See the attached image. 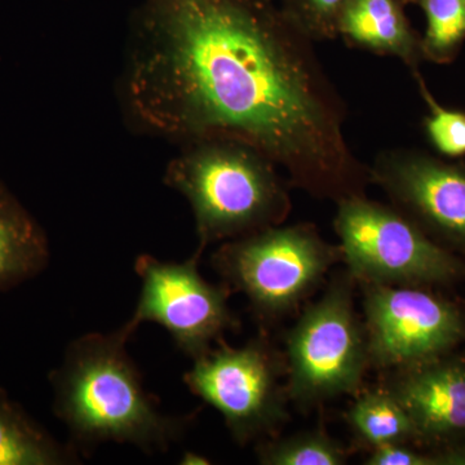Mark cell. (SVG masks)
Returning a JSON list of instances; mask_svg holds the SVG:
<instances>
[{"mask_svg":"<svg viewBox=\"0 0 465 465\" xmlns=\"http://www.w3.org/2000/svg\"><path fill=\"white\" fill-rule=\"evenodd\" d=\"M313 43L268 0H143L122 105L134 127L179 145L249 143L316 200L366 195L370 168L349 145L347 104Z\"/></svg>","mask_w":465,"mask_h":465,"instance_id":"1","label":"cell"},{"mask_svg":"<svg viewBox=\"0 0 465 465\" xmlns=\"http://www.w3.org/2000/svg\"><path fill=\"white\" fill-rule=\"evenodd\" d=\"M134 333L124 323L112 333L81 336L50 375L54 414L76 445L118 442L145 452L166 451L188 430L192 418L164 414L143 387L125 349Z\"/></svg>","mask_w":465,"mask_h":465,"instance_id":"2","label":"cell"},{"mask_svg":"<svg viewBox=\"0 0 465 465\" xmlns=\"http://www.w3.org/2000/svg\"><path fill=\"white\" fill-rule=\"evenodd\" d=\"M180 146L163 182L191 204L200 243L195 253L286 222L292 211L291 185L264 153L224 137Z\"/></svg>","mask_w":465,"mask_h":465,"instance_id":"3","label":"cell"},{"mask_svg":"<svg viewBox=\"0 0 465 465\" xmlns=\"http://www.w3.org/2000/svg\"><path fill=\"white\" fill-rule=\"evenodd\" d=\"M341 262V246L309 223L269 226L223 242L211 259L225 286L246 296L262 324L298 312Z\"/></svg>","mask_w":465,"mask_h":465,"instance_id":"4","label":"cell"},{"mask_svg":"<svg viewBox=\"0 0 465 465\" xmlns=\"http://www.w3.org/2000/svg\"><path fill=\"white\" fill-rule=\"evenodd\" d=\"M356 281L333 275L287 332L286 390L290 402L312 410L341 396H354L370 369L365 323L354 307Z\"/></svg>","mask_w":465,"mask_h":465,"instance_id":"5","label":"cell"},{"mask_svg":"<svg viewBox=\"0 0 465 465\" xmlns=\"http://www.w3.org/2000/svg\"><path fill=\"white\" fill-rule=\"evenodd\" d=\"M333 228L357 284L439 289L465 280V262L397 208L366 195L336 203Z\"/></svg>","mask_w":465,"mask_h":465,"instance_id":"6","label":"cell"},{"mask_svg":"<svg viewBox=\"0 0 465 465\" xmlns=\"http://www.w3.org/2000/svg\"><path fill=\"white\" fill-rule=\"evenodd\" d=\"M216 344L194 358L186 387L222 414L240 445L275 437L290 418L283 353L265 333L240 348Z\"/></svg>","mask_w":465,"mask_h":465,"instance_id":"7","label":"cell"},{"mask_svg":"<svg viewBox=\"0 0 465 465\" xmlns=\"http://www.w3.org/2000/svg\"><path fill=\"white\" fill-rule=\"evenodd\" d=\"M358 286L363 292L370 367L394 371L465 344V302L427 287Z\"/></svg>","mask_w":465,"mask_h":465,"instance_id":"8","label":"cell"},{"mask_svg":"<svg viewBox=\"0 0 465 465\" xmlns=\"http://www.w3.org/2000/svg\"><path fill=\"white\" fill-rule=\"evenodd\" d=\"M200 259L195 252L183 262L139 256L134 271L142 280V292L133 317L125 322L134 332L143 322L158 323L193 360L241 326L229 308L231 290L204 280L198 271Z\"/></svg>","mask_w":465,"mask_h":465,"instance_id":"9","label":"cell"},{"mask_svg":"<svg viewBox=\"0 0 465 465\" xmlns=\"http://www.w3.org/2000/svg\"><path fill=\"white\" fill-rule=\"evenodd\" d=\"M370 180L407 219L440 246L465 255V164L420 149H385Z\"/></svg>","mask_w":465,"mask_h":465,"instance_id":"10","label":"cell"},{"mask_svg":"<svg viewBox=\"0 0 465 465\" xmlns=\"http://www.w3.org/2000/svg\"><path fill=\"white\" fill-rule=\"evenodd\" d=\"M385 385L411 419L418 446L465 443V354L394 370Z\"/></svg>","mask_w":465,"mask_h":465,"instance_id":"11","label":"cell"},{"mask_svg":"<svg viewBox=\"0 0 465 465\" xmlns=\"http://www.w3.org/2000/svg\"><path fill=\"white\" fill-rule=\"evenodd\" d=\"M405 0H349L338 23V36L349 47L399 58L411 73L421 61V35L410 23Z\"/></svg>","mask_w":465,"mask_h":465,"instance_id":"12","label":"cell"},{"mask_svg":"<svg viewBox=\"0 0 465 465\" xmlns=\"http://www.w3.org/2000/svg\"><path fill=\"white\" fill-rule=\"evenodd\" d=\"M50 262L42 226L0 182V291L41 274Z\"/></svg>","mask_w":465,"mask_h":465,"instance_id":"13","label":"cell"},{"mask_svg":"<svg viewBox=\"0 0 465 465\" xmlns=\"http://www.w3.org/2000/svg\"><path fill=\"white\" fill-rule=\"evenodd\" d=\"M345 418L358 443L370 451L403 443L418 446L411 419L385 384L354 394Z\"/></svg>","mask_w":465,"mask_h":465,"instance_id":"14","label":"cell"},{"mask_svg":"<svg viewBox=\"0 0 465 465\" xmlns=\"http://www.w3.org/2000/svg\"><path fill=\"white\" fill-rule=\"evenodd\" d=\"M75 460L74 450L58 443L0 388V465H64Z\"/></svg>","mask_w":465,"mask_h":465,"instance_id":"15","label":"cell"},{"mask_svg":"<svg viewBox=\"0 0 465 465\" xmlns=\"http://www.w3.org/2000/svg\"><path fill=\"white\" fill-rule=\"evenodd\" d=\"M425 16L421 35L425 61L448 65L458 57L465 42V0H405Z\"/></svg>","mask_w":465,"mask_h":465,"instance_id":"16","label":"cell"},{"mask_svg":"<svg viewBox=\"0 0 465 465\" xmlns=\"http://www.w3.org/2000/svg\"><path fill=\"white\" fill-rule=\"evenodd\" d=\"M256 454L264 465H344L349 458L348 450L323 428L260 440Z\"/></svg>","mask_w":465,"mask_h":465,"instance_id":"17","label":"cell"},{"mask_svg":"<svg viewBox=\"0 0 465 465\" xmlns=\"http://www.w3.org/2000/svg\"><path fill=\"white\" fill-rule=\"evenodd\" d=\"M412 75L418 84L421 99L430 110L424 119L428 140L442 157H465V112L440 105L428 87L420 70H416Z\"/></svg>","mask_w":465,"mask_h":465,"instance_id":"18","label":"cell"},{"mask_svg":"<svg viewBox=\"0 0 465 465\" xmlns=\"http://www.w3.org/2000/svg\"><path fill=\"white\" fill-rule=\"evenodd\" d=\"M349 0H281L291 24L313 42L338 38V23Z\"/></svg>","mask_w":465,"mask_h":465,"instance_id":"19","label":"cell"},{"mask_svg":"<svg viewBox=\"0 0 465 465\" xmlns=\"http://www.w3.org/2000/svg\"><path fill=\"white\" fill-rule=\"evenodd\" d=\"M182 464H191V465H202V464H210L207 458L201 457V455L195 454V452H185L183 457L182 458Z\"/></svg>","mask_w":465,"mask_h":465,"instance_id":"20","label":"cell"},{"mask_svg":"<svg viewBox=\"0 0 465 465\" xmlns=\"http://www.w3.org/2000/svg\"><path fill=\"white\" fill-rule=\"evenodd\" d=\"M268 2H274V0H268Z\"/></svg>","mask_w":465,"mask_h":465,"instance_id":"21","label":"cell"}]
</instances>
